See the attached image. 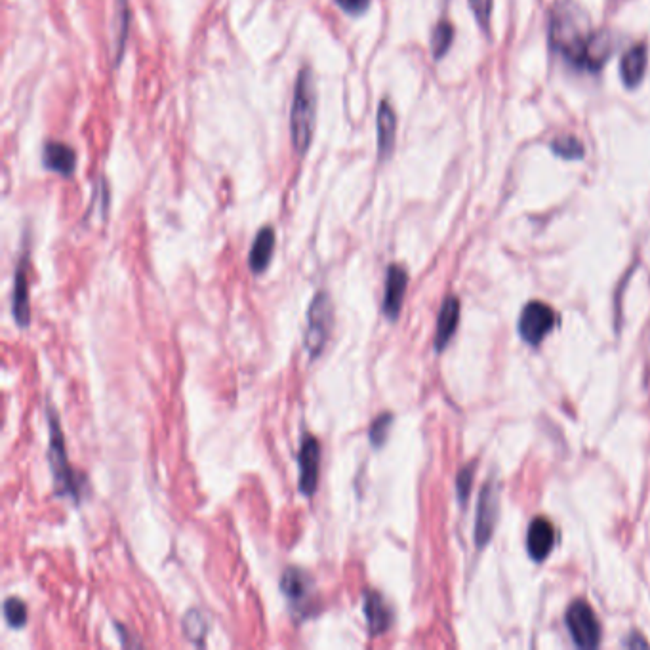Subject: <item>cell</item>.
Instances as JSON below:
<instances>
[{"instance_id":"26","label":"cell","mask_w":650,"mask_h":650,"mask_svg":"<svg viewBox=\"0 0 650 650\" xmlns=\"http://www.w3.org/2000/svg\"><path fill=\"white\" fill-rule=\"evenodd\" d=\"M471 481H473V468L468 466V468H464L460 471V475H458V483H456L460 502H466V500H468L469 490H471Z\"/></svg>"},{"instance_id":"27","label":"cell","mask_w":650,"mask_h":650,"mask_svg":"<svg viewBox=\"0 0 650 650\" xmlns=\"http://www.w3.org/2000/svg\"><path fill=\"white\" fill-rule=\"evenodd\" d=\"M336 4L351 16H361L368 8L370 0H336Z\"/></svg>"},{"instance_id":"5","label":"cell","mask_w":650,"mask_h":650,"mask_svg":"<svg viewBox=\"0 0 650 650\" xmlns=\"http://www.w3.org/2000/svg\"><path fill=\"white\" fill-rule=\"evenodd\" d=\"M567 628L574 643L582 649H595L601 641V626L586 601H574L567 610Z\"/></svg>"},{"instance_id":"17","label":"cell","mask_w":650,"mask_h":650,"mask_svg":"<svg viewBox=\"0 0 650 650\" xmlns=\"http://www.w3.org/2000/svg\"><path fill=\"white\" fill-rule=\"evenodd\" d=\"M273 248H275V231L271 227H264L256 235V241L252 244V250L248 256V265H250L252 273H256V275L264 273L273 258Z\"/></svg>"},{"instance_id":"3","label":"cell","mask_w":650,"mask_h":650,"mask_svg":"<svg viewBox=\"0 0 650 650\" xmlns=\"http://www.w3.org/2000/svg\"><path fill=\"white\" fill-rule=\"evenodd\" d=\"M48 429H50V447H48V462L56 481V490L60 496H71L75 502L81 500V487L77 473L69 466L65 439L61 431L60 420L56 412L48 410Z\"/></svg>"},{"instance_id":"15","label":"cell","mask_w":650,"mask_h":650,"mask_svg":"<svg viewBox=\"0 0 650 650\" xmlns=\"http://www.w3.org/2000/svg\"><path fill=\"white\" fill-rule=\"evenodd\" d=\"M395 134H397V117L391 105L387 102L380 103L378 109V155L380 159H387L395 147Z\"/></svg>"},{"instance_id":"25","label":"cell","mask_w":650,"mask_h":650,"mask_svg":"<svg viewBox=\"0 0 650 650\" xmlns=\"http://www.w3.org/2000/svg\"><path fill=\"white\" fill-rule=\"evenodd\" d=\"M471 10L475 12L477 21L488 29V20H490V12H492V0H469Z\"/></svg>"},{"instance_id":"16","label":"cell","mask_w":650,"mask_h":650,"mask_svg":"<svg viewBox=\"0 0 650 650\" xmlns=\"http://www.w3.org/2000/svg\"><path fill=\"white\" fill-rule=\"evenodd\" d=\"M460 321V304L456 298H447L441 307L439 321H437V334H435V349L443 351L447 347L450 338L456 332V326Z\"/></svg>"},{"instance_id":"24","label":"cell","mask_w":650,"mask_h":650,"mask_svg":"<svg viewBox=\"0 0 650 650\" xmlns=\"http://www.w3.org/2000/svg\"><path fill=\"white\" fill-rule=\"evenodd\" d=\"M128 0H119L117 2V18H119V33H117V52H119V58H121L122 50H124V42H126V29H128ZM119 61V60H117Z\"/></svg>"},{"instance_id":"22","label":"cell","mask_w":650,"mask_h":650,"mask_svg":"<svg viewBox=\"0 0 650 650\" xmlns=\"http://www.w3.org/2000/svg\"><path fill=\"white\" fill-rule=\"evenodd\" d=\"M391 426H393V414H391V412L380 414V416L370 424V429H368L370 445L376 448L384 447Z\"/></svg>"},{"instance_id":"8","label":"cell","mask_w":650,"mask_h":650,"mask_svg":"<svg viewBox=\"0 0 650 650\" xmlns=\"http://www.w3.org/2000/svg\"><path fill=\"white\" fill-rule=\"evenodd\" d=\"M496 511H498V492L494 485L488 483L481 492V500L477 506V521H475V542L477 548H485L488 540L492 538L494 525H496Z\"/></svg>"},{"instance_id":"10","label":"cell","mask_w":650,"mask_h":650,"mask_svg":"<svg viewBox=\"0 0 650 650\" xmlns=\"http://www.w3.org/2000/svg\"><path fill=\"white\" fill-rule=\"evenodd\" d=\"M408 273L401 265H389L386 275V290H384V315L395 321L401 313L405 292H407Z\"/></svg>"},{"instance_id":"9","label":"cell","mask_w":650,"mask_h":650,"mask_svg":"<svg viewBox=\"0 0 650 650\" xmlns=\"http://www.w3.org/2000/svg\"><path fill=\"white\" fill-rule=\"evenodd\" d=\"M281 591L292 605V609H305L309 607V599L313 593V580L307 576V572L296 567L285 570L281 578Z\"/></svg>"},{"instance_id":"2","label":"cell","mask_w":650,"mask_h":650,"mask_svg":"<svg viewBox=\"0 0 650 650\" xmlns=\"http://www.w3.org/2000/svg\"><path fill=\"white\" fill-rule=\"evenodd\" d=\"M315 119H317V96H315V82L309 67H304L298 75L294 100L290 111V134L292 143L298 155H305L315 132Z\"/></svg>"},{"instance_id":"12","label":"cell","mask_w":650,"mask_h":650,"mask_svg":"<svg viewBox=\"0 0 650 650\" xmlns=\"http://www.w3.org/2000/svg\"><path fill=\"white\" fill-rule=\"evenodd\" d=\"M555 546V529L548 519L538 517L530 523L527 548L534 561H544Z\"/></svg>"},{"instance_id":"13","label":"cell","mask_w":650,"mask_h":650,"mask_svg":"<svg viewBox=\"0 0 650 650\" xmlns=\"http://www.w3.org/2000/svg\"><path fill=\"white\" fill-rule=\"evenodd\" d=\"M44 166L61 176H71L77 166L75 151L65 143L50 142L44 147Z\"/></svg>"},{"instance_id":"4","label":"cell","mask_w":650,"mask_h":650,"mask_svg":"<svg viewBox=\"0 0 650 650\" xmlns=\"http://www.w3.org/2000/svg\"><path fill=\"white\" fill-rule=\"evenodd\" d=\"M332 325H334V305L326 292H319L307 309L304 346L309 353V359H317L325 351Z\"/></svg>"},{"instance_id":"23","label":"cell","mask_w":650,"mask_h":650,"mask_svg":"<svg viewBox=\"0 0 650 650\" xmlns=\"http://www.w3.org/2000/svg\"><path fill=\"white\" fill-rule=\"evenodd\" d=\"M4 618L12 628H23L27 624V607L18 597L4 601Z\"/></svg>"},{"instance_id":"7","label":"cell","mask_w":650,"mask_h":650,"mask_svg":"<svg viewBox=\"0 0 650 650\" xmlns=\"http://www.w3.org/2000/svg\"><path fill=\"white\" fill-rule=\"evenodd\" d=\"M319 464H321V447L313 435H305L300 445L298 466H300V492L311 498L319 487Z\"/></svg>"},{"instance_id":"6","label":"cell","mask_w":650,"mask_h":650,"mask_svg":"<svg viewBox=\"0 0 650 650\" xmlns=\"http://www.w3.org/2000/svg\"><path fill=\"white\" fill-rule=\"evenodd\" d=\"M557 323L555 311L546 304L530 302L519 319V334L530 346H540Z\"/></svg>"},{"instance_id":"18","label":"cell","mask_w":650,"mask_h":650,"mask_svg":"<svg viewBox=\"0 0 650 650\" xmlns=\"http://www.w3.org/2000/svg\"><path fill=\"white\" fill-rule=\"evenodd\" d=\"M12 313L16 323L25 328L31 323V307H29V286H27V275L25 267L20 265L14 281V300H12Z\"/></svg>"},{"instance_id":"19","label":"cell","mask_w":650,"mask_h":650,"mask_svg":"<svg viewBox=\"0 0 650 650\" xmlns=\"http://www.w3.org/2000/svg\"><path fill=\"white\" fill-rule=\"evenodd\" d=\"M183 631H185V637L197 645V647H204V637H206V631H208V624L204 620L203 612L199 610L191 609L185 616H183Z\"/></svg>"},{"instance_id":"1","label":"cell","mask_w":650,"mask_h":650,"mask_svg":"<svg viewBox=\"0 0 650 650\" xmlns=\"http://www.w3.org/2000/svg\"><path fill=\"white\" fill-rule=\"evenodd\" d=\"M549 42L570 65L593 73L599 71L612 54L609 35L593 33L588 16L574 2H561L553 8Z\"/></svg>"},{"instance_id":"21","label":"cell","mask_w":650,"mask_h":650,"mask_svg":"<svg viewBox=\"0 0 650 650\" xmlns=\"http://www.w3.org/2000/svg\"><path fill=\"white\" fill-rule=\"evenodd\" d=\"M452 39H454V31H452V25L447 23V21H441L435 31H433V39H431V48H433V58L435 60H441L450 48L452 44Z\"/></svg>"},{"instance_id":"11","label":"cell","mask_w":650,"mask_h":650,"mask_svg":"<svg viewBox=\"0 0 650 650\" xmlns=\"http://www.w3.org/2000/svg\"><path fill=\"white\" fill-rule=\"evenodd\" d=\"M363 607L370 635L376 637L386 633L393 622V612L387 607L384 597L378 591L366 590L363 595Z\"/></svg>"},{"instance_id":"20","label":"cell","mask_w":650,"mask_h":650,"mask_svg":"<svg viewBox=\"0 0 650 650\" xmlns=\"http://www.w3.org/2000/svg\"><path fill=\"white\" fill-rule=\"evenodd\" d=\"M551 151L567 161H580L584 157V145L572 136H561L551 142Z\"/></svg>"},{"instance_id":"14","label":"cell","mask_w":650,"mask_h":650,"mask_svg":"<svg viewBox=\"0 0 650 650\" xmlns=\"http://www.w3.org/2000/svg\"><path fill=\"white\" fill-rule=\"evenodd\" d=\"M645 71H647V50L643 44H637L624 54L620 63V75L628 88H635L643 81Z\"/></svg>"}]
</instances>
